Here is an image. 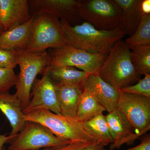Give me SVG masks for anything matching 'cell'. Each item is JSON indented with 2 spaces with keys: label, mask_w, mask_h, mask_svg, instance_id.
Returning a JSON list of instances; mask_svg holds the SVG:
<instances>
[{
  "label": "cell",
  "mask_w": 150,
  "mask_h": 150,
  "mask_svg": "<svg viewBox=\"0 0 150 150\" xmlns=\"http://www.w3.org/2000/svg\"><path fill=\"white\" fill-rule=\"evenodd\" d=\"M119 91L117 108L126 116L135 133L143 136L150 129V98Z\"/></svg>",
  "instance_id": "obj_9"
},
{
  "label": "cell",
  "mask_w": 150,
  "mask_h": 150,
  "mask_svg": "<svg viewBox=\"0 0 150 150\" xmlns=\"http://www.w3.org/2000/svg\"><path fill=\"white\" fill-rule=\"evenodd\" d=\"M61 22L69 45L93 54H108L126 35L123 30H100L86 21L74 26L64 21Z\"/></svg>",
  "instance_id": "obj_1"
},
{
  "label": "cell",
  "mask_w": 150,
  "mask_h": 150,
  "mask_svg": "<svg viewBox=\"0 0 150 150\" xmlns=\"http://www.w3.org/2000/svg\"><path fill=\"white\" fill-rule=\"evenodd\" d=\"M17 79L13 69L0 68V93L9 92L16 85Z\"/></svg>",
  "instance_id": "obj_25"
},
{
  "label": "cell",
  "mask_w": 150,
  "mask_h": 150,
  "mask_svg": "<svg viewBox=\"0 0 150 150\" xmlns=\"http://www.w3.org/2000/svg\"><path fill=\"white\" fill-rule=\"evenodd\" d=\"M82 124L84 129L93 138L96 143L104 146L113 143V139L106 122L105 115L103 113L82 122Z\"/></svg>",
  "instance_id": "obj_20"
},
{
  "label": "cell",
  "mask_w": 150,
  "mask_h": 150,
  "mask_svg": "<svg viewBox=\"0 0 150 150\" xmlns=\"http://www.w3.org/2000/svg\"><path fill=\"white\" fill-rule=\"evenodd\" d=\"M24 118L26 122H35L43 125L61 139L71 142H95L93 138L84 129L81 122L76 118L45 109L25 114Z\"/></svg>",
  "instance_id": "obj_4"
},
{
  "label": "cell",
  "mask_w": 150,
  "mask_h": 150,
  "mask_svg": "<svg viewBox=\"0 0 150 150\" xmlns=\"http://www.w3.org/2000/svg\"><path fill=\"white\" fill-rule=\"evenodd\" d=\"M126 150H150V134L143 137L139 144Z\"/></svg>",
  "instance_id": "obj_28"
},
{
  "label": "cell",
  "mask_w": 150,
  "mask_h": 150,
  "mask_svg": "<svg viewBox=\"0 0 150 150\" xmlns=\"http://www.w3.org/2000/svg\"><path fill=\"white\" fill-rule=\"evenodd\" d=\"M71 142L59 139L43 125L27 122L23 129L11 142L7 150H38L57 148Z\"/></svg>",
  "instance_id": "obj_8"
},
{
  "label": "cell",
  "mask_w": 150,
  "mask_h": 150,
  "mask_svg": "<svg viewBox=\"0 0 150 150\" xmlns=\"http://www.w3.org/2000/svg\"><path fill=\"white\" fill-rule=\"evenodd\" d=\"M56 86L76 85L84 87L88 75L86 73L71 67H48L44 71Z\"/></svg>",
  "instance_id": "obj_18"
},
{
  "label": "cell",
  "mask_w": 150,
  "mask_h": 150,
  "mask_svg": "<svg viewBox=\"0 0 150 150\" xmlns=\"http://www.w3.org/2000/svg\"><path fill=\"white\" fill-rule=\"evenodd\" d=\"M31 14L39 12L52 14L71 24L81 17L79 0H28Z\"/></svg>",
  "instance_id": "obj_11"
},
{
  "label": "cell",
  "mask_w": 150,
  "mask_h": 150,
  "mask_svg": "<svg viewBox=\"0 0 150 150\" xmlns=\"http://www.w3.org/2000/svg\"><path fill=\"white\" fill-rule=\"evenodd\" d=\"M4 150H6L5 149H4ZM43 150H54L53 148H46V149H44Z\"/></svg>",
  "instance_id": "obj_32"
},
{
  "label": "cell",
  "mask_w": 150,
  "mask_h": 150,
  "mask_svg": "<svg viewBox=\"0 0 150 150\" xmlns=\"http://www.w3.org/2000/svg\"><path fill=\"white\" fill-rule=\"evenodd\" d=\"M17 58L20 72L17 75L15 94L23 110L29 103L33 86L38 75L43 74L49 67L50 55L46 51L35 53L24 51L17 52Z\"/></svg>",
  "instance_id": "obj_5"
},
{
  "label": "cell",
  "mask_w": 150,
  "mask_h": 150,
  "mask_svg": "<svg viewBox=\"0 0 150 150\" xmlns=\"http://www.w3.org/2000/svg\"><path fill=\"white\" fill-rule=\"evenodd\" d=\"M32 90L29 103L23 110L24 114L39 109L61 114L56 86L46 73H43L41 79H35Z\"/></svg>",
  "instance_id": "obj_10"
},
{
  "label": "cell",
  "mask_w": 150,
  "mask_h": 150,
  "mask_svg": "<svg viewBox=\"0 0 150 150\" xmlns=\"http://www.w3.org/2000/svg\"><path fill=\"white\" fill-rule=\"evenodd\" d=\"M106 111L93 94L88 89L84 87L80 98L76 119L81 122L88 121Z\"/></svg>",
  "instance_id": "obj_21"
},
{
  "label": "cell",
  "mask_w": 150,
  "mask_h": 150,
  "mask_svg": "<svg viewBox=\"0 0 150 150\" xmlns=\"http://www.w3.org/2000/svg\"><path fill=\"white\" fill-rule=\"evenodd\" d=\"M105 147L100 144L93 142L89 144L84 150H106Z\"/></svg>",
  "instance_id": "obj_30"
},
{
  "label": "cell",
  "mask_w": 150,
  "mask_h": 150,
  "mask_svg": "<svg viewBox=\"0 0 150 150\" xmlns=\"http://www.w3.org/2000/svg\"><path fill=\"white\" fill-rule=\"evenodd\" d=\"M91 143L71 142L68 144L54 149V150H84Z\"/></svg>",
  "instance_id": "obj_27"
},
{
  "label": "cell",
  "mask_w": 150,
  "mask_h": 150,
  "mask_svg": "<svg viewBox=\"0 0 150 150\" xmlns=\"http://www.w3.org/2000/svg\"><path fill=\"white\" fill-rule=\"evenodd\" d=\"M16 137V136H11L9 135L8 136H6V135H0V150H4L5 144L8 142H11Z\"/></svg>",
  "instance_id": "obj_29"
},
{
  "label": "cell",
  "mask_w": 150,
  "mask_h": 150,
  "mask_svg": "<svg viewBox=\"0 0 150 150\" xmlns=\"http://www.w3.org/2000/svg\"><path fill=\"white\" fill-rule=\"evenodd\" d=\"M0 110L8 120L11 131L10 135L16 136L26 123L20 102L15 93L9 92L0 93Z\"/></svg>",
  "instance_id": "obj_16"
},
{
  "label": "cell",
  "mask_w": 150,
  "mask_h": 150,
  "mask_svg": "<svg viewBox=\"0 0 150 150\" xmlns=\"http://www.w3.org/2000/svg\"><path fill=\"white\" fill-rule=\"evenodd\" d=\"M120 7L123 16V30L125 34L132 35L139 24L143 13V0H114Z\"/></svg>",
  "instance_id": "obj_19"
},
{
  "label": "cell",
  "mask_w": 150,
  "mask_h": 150,
  "mask_svg": "<svg viewBox=\"0 0 150 150\" xmlns=\"http://www.w3.org/2000/svg\"><path fill=\"white\" fill-rule=\"evenodd\" d=\"M3 31L2 30L1 28V26H0V35L2 33Z\"/></svg>",
  "instance_id": "obj_33"
},
{
  "label": "cell",
  "mask_w": 150,
  "mask_h": 150,
  "mask_svg": "<svg viewBox=\"0 0 150 150\" xmlns=\"http://www.w3.org/2000/svg\"><path fill=\"white\" fill-rule=\"evenodd\" d=\"M35 14L29 40L25 51L40 52L48 48H60L69 45L61 20L49 13Z\"/></svg>",
  "instance_id": "obj_3"
},
{
  "label": "cell",
  "mask_w": 150,
  "mask_h": 150,
  "mask_svg": "<svg viewBox=\"0 0 150 150\" xmlns=\"http://www.w3.org/2000/svg\"><path fill=\"white\" fill-rule=\"evenodd\" d=\"M131 60L139 74H150V45L137 46L131 50Z\"/></svg>",
  "instance_id": "obj_23"
},
{
  "label": "cell",
  "mask_w": 150,
  "mask_h": 150,
  "mask_svg": "<svg viewBox=\"0 0 150 150\" xmlns=\"http://www.w3.org/2000/svg\"><path fill=\"white\" fill-rule=\"evenodd\" d=\"M31 16L28 0H0V26L3 32L23 24Z\"/></svg>",
  "instance_id": "obj_13"
},
{
  "label": "cell",
  "mask_w": 150,
  "mask_h": 150,
  "mask_svg": "<svg viewBox=\"0 0 150 150\" xmlns=\"http://www.w3.org/2000/svg\"><path fill=\"white\" fill-rule=\"evenodd\" d=\"M83 89L84 87L76 85L56 86L58 101L62 115L76 119L79 102Z\"/></svg>",
  "instance_id": "obj_17"
},
{
  "label": "cell",
  "mask_w": 150,
  "mask_h": 150,
  "mask_svg": "<svg viewBox=\"0 0 150 150\" xmlns=\"http://www.w3.org/2000/svg\"><path fill=\"white\" fill-rule=\"evenodd\" d=\"M84 87L92 93L108 112L117 108L119 91L103 80L98 74L88 75L85 81Z\"/></svg>",
  "instance_id": "obj_14"
},
{
  "label": "cell",
  "mask_w": 150,
  "mask_h": 150,
  "mask_svg": "<svg viewBox=\"0 0 150 150\" xmlns=\"http://www.w3.org/2000/svg\"><path fill=\"white\" fill-rule=\"evenodd\" d=\"M125 42L131 50L137 46L150 45V14H143L136 31Z\"/></svg>",
  "instance_id": "obj_22"
},
{
  "label": "cell",
  "mask_w": 150,
  "mask_h": 150,
  "mask_svg": "<svg viewBox=\"0 0 150 150\" xmlns=\"http://www.w3.org/2000/svg\"><path fill=\"white\" fill-rule=\"evenodd\" d=\"M35 14L28 21L3 32L0 35V48L15 52L25 51Z\"/></svg>",
  "instance_id": "obj_15"
},
{
  "label": "cell",
  "mask_w": 150,
  "mask_h": 150,
  "mask_svg": "<svg viewBox=\"0 0 150 150\" xmlns=\"http://www.w3.org/2000/svg\"><path fill=\"white\" fill-rule=\"evenodd\" d=\"M108 54H93L71 45L54 48L49 67H71L88 75L98 74Z\"/></svg>",
  "instance_id": "obj_7"
},
{
  "label": "cell",
  "mask_w": 150,
  "mask_h": 150,
  "mask_svg": "<svg viewBox=\"0 0 150 150\" xmlns=\"http://www.w3.org/2000/svg\"><path fill=\"white\" fill-rule=\"evenodd\" d=\"M82 19L102 30L123 28V16L114 0H79Z\"/></svg>",
  "instance_id": "obj_6"
},
{
  "label": "cell",
  "mask_w": 150,
  "mask_h": 150,
  "mask_svg": "<svg viewBox=\"0 0 150 150\" xmlns=\"http://www.w3.org/2000/svg\"><path fill=\"white\" fill-rule=\"evenodd\" d=\"M98 74L117 90L132 85L140 79V75L132 64L131 50L125 41L115 43L100 69Z\"/></svg>",
  "instance_id": "obj_2"
},
{
  "label": "cell",
  "mask_w": 150,
  "mask_h": 150,
  "mask_svg": "<svg viewBox=\"0 0 150 150\" xmlns=\"http://www.w3.org/2000/svg\"><path fill=\"white\" fill-rule=\"evenodd\" d=\"M150 6L149 0H143L142 4V8L144 14H150Z\"/></svg>",
  "instance_id": "obj_31"
},
{
  "label": "cell",
  "mask_w": 150,
  "mask_h": 150,
  "mask_svg": "<svg viewBox=\"0 0 150 150\" xmlns=\"http://www.w3.org/2000/svg\"><path fill=\"white\" fill-rule=\"evenodd\" d=\"M118 91L150 98V74L144 75L143 79H140L135 84L128 86Z\"/></svg>",
  "instance_id": "obj_24"
},
{
  "label": "cell",
  "mask_w": 150,
  "mask_h": 150,
  "mask_svg": "<svg viewBox=\"0 0 150 150\" xmlns=\"http://www.w3.org/2000/svg\"><path fill=\"white\" fill-rule=\"evenodd\" d=\"M17 65V52L0 48V68L14 69Z\"/></svg>",
  "instance_id": "obj_26"
},
{
  "label": "cell",
  "mask_w": 150,
  "mask_h": 150,
  "mask_svg": "<svg viewBox=\"0 0 150 150\" xmlns=\"http://www.w3.org/2000/svg\"><path fill=\"white\" fill-rule=\"evenodd\" d=\"M105 118L113 141L110 145V150L119 149L124 144H132L142 137L134 133L133 126L118 108L108 112Z\"/></svg>",
  "instance_id": "obj_12"
}]
</instances>
